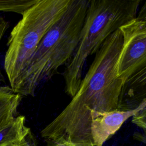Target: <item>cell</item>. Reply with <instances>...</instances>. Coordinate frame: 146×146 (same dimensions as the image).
<instances>
[{
  "label": "cell",
  "mask_w": 146,
  "mask_h": 146,
  "mask_svg": "<svg viewBox=\"0 0 146 146\" xmlns=\"http://www.w3.org/2000/svg\"><path fill=\"white\" fill-rule=\"evenodd\" d=\"M122 44L119 29L104 40L71 102L40 131L47 145L92 146L90 111L119 110L125 83L117 75Z\"/></svg>",
  "instance_id": "cell-1"
},
{
  "label": "cell",
  "mask_w": 146,
  "mask_h": 146,
  "mask_svg": "<svg viewBox=\"0 0 146 146\" xmlns=\"http://www.w3.org/2000/svg\"><path fill=\"white\" fill-rule=\"evenodd\" d=\"M90 0H70L62 17L40 40L13 90L22 96H34L38 87L67 64L79 42Z\"/></svg>",
  "instance_id": "cell-2"
},
{
  "label": "cell",
  "mask_w": 146,
  "mask_h": 146,
  "mask_svg": "<svg viewBox=\"0 0 146 146\" xmlns=\"http://www.w3.org/2000/svg\"><path fill=\"white\" fill-rule=\"evenodd\" d=\"M141 0H90L76 48L63 75L66 93L72 98L82 79L87 58L104 40L137 16Z\"/></svg>",
  "instance_id": "cell-3"
},
{
  "label": "cell",
  "mask_w": 146,
  "mask_h": 146,
  "mask_svg": "<svg viewBox=\"0 0 146 146\" xmlns=\"http://www.w3.org/2000/svg\"><path fill=\"white\" fill-rule=\"evenodd\" d=\"M70 0H39L27 10L10 32L4 69L12 90L40 40L62 17Z\"/></svg>",
  "instance_id": "cell-4"
},
{
  "label": "cell",
  "mask_w": 146,
  "mask_h": 146,
  "mask_svg": "<svg viewBox=\"0 0 146 146\" xmlns=\"http://www.w3.org/2000/svg\"><path fill=\"white\" fill-rule=\"evenodd\" d=\"M146 5L135 18L121 26L123 44L118 59L117 75L125 82L146 68Z\"/></svg>",
  "instance_id": "cell-5"
},
{
  "label": "cell",
  "mask_w": 146,
  "mask_h": 146,
  "mask_svg": "<svg viewBox=\"0 0 146 146\" xmlns=\"http://www.w3.org/2000/svg\"><path fill=\"white\" fill-rule=\"evenodd\" d=\"M146 108V99H144L135 108L129 111L115 110L99 112L90 111V133L92 146H103L129 117Z\"/></svg>",
  "instance_id": "cell-6"
},
{
  "label": "cell",
  "mask_w": 146,
  "mask_h": 146,
  "mask_svg": "<svg viewBox=\"0 0 146 146\" xmlns=\"http://www.w3.org/2000/svg\"><path fill=\"white\" fill-rule=\"evenodd\" d=\"M22 98V96L14 93L10 87H0V130L15 118Z\"/></svg>",
  "instance_id": "cell-7"
},
{
  "label": "cell",
  "mask_w": 146,
  "mask_h": 146,
  "mask_svg": "<svg viewBox=\"0 0 146 146\" xmlns=\"http://www.w3.org/2000/svg\"><path fill=\"white\" fill-rule=\"evenodd\" d=\"M23 115H18L9 124L0 130V145L17 144L23 141L31 133L26 124Z\"/></svg>",
  "instance_id": "cell-8"
},
{
  "label": "cell",
  "mask_w": 146,
  "mask_h": 146,
  "mask_svg": "<svg viewBox=\"0 0 146 146\" xmlns=\"http://www.w3.org/2000/svg\"><path fill=\"white\" fill-rule=\"evenodd\" d=\"M39 0H0V11L13 12L22 15Z\"/></svg>",
  "instance_id": "cell-9"
},
{
  "label": "cell",
  "mask_w": 146,
  "mask_h": 146,
  "mask_svg": "<svg viewBox=\"0 0 146 146\" xmlns=\"http://www.w3.org/2000/svg\"><path fill=\"white\" fill-rule=\"evenodd\" d=\"M146 118V108H143L136 115L132 116V121L136 124L138 127H140L145 132L146 124H145V119Z\"/></svg>",
  "instance_id": "cell-10"
},
{
  "label": "cell",
  "mask_w": 146,
  "mask_h": 146,
  "mask_svg": "<svg viewBox=\"0 0 146 146\" xmlns=\"http://www.w3.org/2000/svg\"><path fill=\"white\" fill-rule=\"evenodd\" d=\"M9 27V22L2 17H0V42ZM0 81H4V78L0 70Z\"/></svg>",
  "instance_id": "cell-11"
},
{
  "label": "cell",
  "mask_w": 146,
  "mask_h": 146,
  "mask_svg": "<svg viewBox=\"0 0 146 146\" xmlns=\"http://www.w3.org/2000/svg\"><path fill=\"white\" fill-rule=\"evenodd\" d=\"M32 135V133H31L27 137L22 143H19V144H9V145H6V144H2L0 146H28L29 145V139L30 138V137Z\"/></svg>",
  "instance_id": "cell-12"
},
{
  "label": "cell",
  "mask_w": 146,
  "mask_h": 146,
  "mask_svg": "<svg viewBox=\"0 0 146 146\" xmlns=\"http://www.w3.org/2000/svg\"><path fill=\"white\" fill-rule=\"evenodd\" d=\"M28 146H38L36 144L35 142V140L33 137V136L32 135L31 137L29 139V145ZM46 146H68V145H54V144H50V145H47Z\"/></svg>",
  "instance_id": "cell-13"
}]
</instances>
